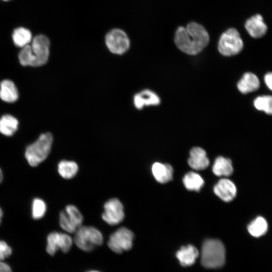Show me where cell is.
<instances>
[{"label": "cell", "instance_id": "obj_1", "mask_svg": "<svg viewBox=\"0 0 272 272\" xmlns=\"http://www.w3.org/2000/svg\"><path fill=\"white\" fill-rule=\"evenodd\" d=\"M209 40L205 28L195 22L189 23L186 27L178 28L174 37L177 47L182 52L192 55L200 52L208 45Z\"/></svg>", "mask_w": 272, "mask_h": 272}, {"label": "cell", "instance_id": "obj_2", "mask_svg": "<svg viewBox=\"0 0 272 272\" xmlns=\"http://www.w3.org/2000/svg\"><path fill=\"white\" fill-rule=\"evenodd\" d=\"M50 41L43 35L36 36L31 45L23 47L19 54L21 64L24 66H39L46 63L49 55Z\"/></svg>", "mask_w": 272, "mask_h": 272}, {"label": "cell", "instance_id": "obj_3", "mask_svg": "<svg viewBox=\"0 0 272 272\" xmlns=\"http://www.w3.org/2000/svg\"><path fill=\"white\" fill-rule=\"evenodd\" d=\"M225 261V249L222 242L217 239H208L203 243L201 253V262L207 268L222 266Z\"/></svg>", "mask_w": 272, "mask_h": 272}, {"label": "cell", "instance_id": "obj_4", "mask_svg": "<svg viewBox=\"0 0 272 272\" xmlns=\"http://www.w3.org/2000/svg\"><path fill=\"white\" fill-rule=\"evenodd\" d=\"M52 142L51 134L44 133L27 147L25 158L31 166L36 167L46 159L51 150Z\"/></svg>", "mask_w": 272, "mask_h": 272}, {"label": "cell", "instance_id": "obj_5", "mask_svg": "<svg viewBox=\"0 0 272 272\" xmlns=\"http://www.w3.org/2000/svg\"><path fill=\"white\" fill-rule=\"evenodd\" d=\"M75 233L74 242L79 249L84 251H92L103 242L102 233L94 227L81 226Z\"/></svg>", "mask_w": 272, "mask_h": 272}, {"label": "cell", "instance_id": "obj_6", "mask_svg": "<svg viewBox=\"0 0 272 272\" xmlns=\"http://www.w3.org/2000/svg\"><path fill=\"white\" fill-rule=\"evenodd\" d=\"M243 43L238 31L229 28L220 36L218 50L224 56H231L239 53L242 49Z\"/></svg>", "mask_w": 272, "mask_h": 272}, {"label": "cell", "instance_id": "obj_7", "mask_svg": "<svg viewBox=\"0 0 272 272\" xmlns=\"http://www.w3.org/2000/svg\"><path fill=\"white\" fill-rule=\"evenodd\" d=\"M133 238L134 234L130 230L120 227L110 236L107 245L114 252L121 253L132 248Z\"/></svg>", "mask_w": 272, "mask_h": 272}, {"label": "cell", "instance_id": "obj_8", "mask_svg": "<svg viewBox=\"0 0 272 272\" xmlns=\"http://www.w3.org/2000/svg\"><path fill=\"white\" fill-rule=\"evenodd\" d=\"M83 217L78 209L74 205H67L59 214V225L66 232L73 233L82 226Z\"/></svg>", "mask_w": 272, "mask_h": 272}, {"label": "cell", "instance_id": "obj_9", "mask_svg": "<svg viewBox=\"0 0 272 272\" xmlns=\"http://www.w3.org/2000/svg\"><path fill=\"white\" fill-rule=\"evenodd\" d=\"M105 43L111 53L118 55L126 52L130 45L127 35L119 29H112L106 34Z\"/></svg>", "mask_w": 272, "mask_h": 272}, {"label": "cell", "instance_id": "obj_10", "mask_svg": "<svg viewBox=\"0 0 272 272\" xmlns=\"http://www.w3.org/2000/svg\"><path fill=\"white\" fill-rule=\"evenodd\" d=\"M73 240L66 233L54 232L50 233L47 238L46 251L50 255H54L56 252L60 249L66 253L71 249Z\"/></svg>", "mask_w": 272, "mask_h": 272}, {"label": "cell", "instance_id": "obj_11", "mask_svg": "<svg viewBox=\"0 0 272 272\" xmlns=\"http://www.w3.org/2000/svg\"><path fill=\"white\" fill-rule=\"evenodd\" d=\"M102 219L108 224L114 226L119 224L124 218L123 206L117 198H111L104 205Z\"/></svg>", "mask_w": 272, "mask_h": 272}, {"label": "cell", "instance_id": "obj_12", "mask_svg": "<svg viewBox=\"0 0 272 272\" xmlns=\"http://www.w3.org/2000/svg\"><path fill=\"white\" fill-rule=\"evenodd\" d=\"M215 194L225 201L232 200L236 194V187L233 182L228 179H221L214 188Z\"/></svg>", "mask_w": 272, "mask_h": 272}, {"label": "cell", "instance_id": "obj_13", "mask_svg": "<svg viewBox=\"0 0 272 272\" xmlns=\"http://www.w3.org/2000/svg\"><path fill=\"white\" fill-rule=\"evenodd\" d=\"M245 27L249 35L255 38L262 37L266 33L267 26L262 17L257 14L247 20Z\"/></svg>", "mask_w": 272, "mask_h": 272}, {"label": "cell", "instance_id": "obj_14", "mask_svg": "<svg viewBox=\"0 0 272 272\" xmlns=\"http://www.w3.org/2000/svg\"><path fill=\"white\" fill-rule=\"evenodd\" d=\"M188 163L192 169L201 170L208 167L209 160L207 156L206 151L203 149L194 147L190 151Z\"/></svg>", "mask_w": 272, "mask_h": 272}, {"label": "cell", "instance_id": "obj_15", "mask_svg": "<svg viewBox=\"0 0 272 272\" xmlns=\"http://www.w3.org/2000/svg\"><path fill=\"white\" fill-rule=\"evenodd\" d=\"M160 103L159 96L154 92L148 89L137 93L133 97L134 105L138 109H142L146 106L158 105Z\"/></svg>", "mask_w": 272, "mask_h": 272}, {"label": "cell", "instance_id": "obj_16", "mask_svg": "<svg viewBox=\"0 0 272 272\" xmlns=\"http://www.w3.org/2000/svg\"><path fill=\"white\" fill-rule=\"evenodd\" d=\"M197 249L193 245L182 246L177 251L176 257L183 266H190L195 261L198 256Z\"/></svg>", "mask_w": 272, "mask_h": 272}, {"label": "cell", "instance_id": "obj_17", "mask_svg": "<svg viewBox=\"0 0 272 272\" xmlns=\"http://www.w3.org/2000/svg\"><path fill=\"white\" fill-rule=\"evenodd\" d=\"M259 81L257 77L252 73H245L237 84L239 91L243 94L257 90L259 87Z\"/></svg>", "mask_w": 272, "mask_h": 272}, {"label": "cell", "instance_id": "obj_18", "mask_svg": "<svg viewBox=\"0 0 272 272\" xmlns=\"http://www.w3.org/2000/svg\"><path fill=\"white\" fill-rule=\"evenodd\" d=\"M153 174L159 182L164 183L171 180L173 176V168L170 165L155 163L152 167Z\"/></svg>", "mask_w": 272, "mask_h": 272}, {"label": "cell", "instance_id": "obj_19", "mask_svg": "<svg viewBox=\"0 0 272 272\" xmlns=\"http://www.w3.org/2000/svg\"><path fill=\"white\" fill-rule=\"evenodd\" d=\"M0 98L4 101L12 103L18 98V92L14 83L9 80H3L0 86Z\"/></svg>", "mask_w": 272, "mask_h": 272}, {"label": "cell", "instance_id": "obj_20", "mask_svg": "<svg viewBox=\"0 0 272 272\" xmlns=\"http://www.w3.org/2000/svg\"><path fill=\"white\" fill-rule=\"evenodd\" d=\"M212 169L213 173L217 176H229L233 171L231 161L222 156L216 158Z\"/></svg>", "mask_w": 272, "mask_h": 272}, {"label": "cell", "instance_id": "obj_21", "mask_svg": "<svg viewBox=\"0 0 272 272\" xmlns=\"http://www.w3.org/2000/svg\"><path fill=\"white\" fill-rule=\"evenodd\" d=\"M18 121L14 116L7 114L0 119V132L6 135H12L17 129Z\"/></svg>", "mask_w": 272, "mask_h": 272}, {"label": "cell", "instance_id": "obj_22", "mask_svg": "<svg viewBox=\"0 0 272 272\" xmlns=\"http://www.w3.org/2000/svg\"><path fill=\"white\" fill-rule=\"evenodd\" d=\"M268 225L266 220L260 216L256 217L248 226V231L254 237H259L265 234Z\"/></svg>", "mask_w": 272, "mask_h": 272}, {"label": "cell", "instance_id": "obj_23", "mask_svg": "<svg viewBox=\"0 0 272 272\" xmlns=\"http://www.w3.org/2000/svg\"><path fill=\"white\" fill-rule=\"evenodd\" d=\"M12 38L14 44L19 47L28 45L32 40L31 32L27 29L19 27L14 30Z\"/></svg>", "mask_w": 272, "mask_h": 272}, {"label": "cell", "instance_id": "obj_24", "mask_svg": "<svg viewBox=\"0 0 272 272\" xmlns=\"http://www.w3.org/2000/svg\"><path fill=\"white\" fill-rule=\"evenodd\" d=\"M57 169L62 178L69 179L76 176L78 171V166L74 161L62 160L58 163Z\"/></svg>", "mask_w": 272, "mask_h": 272}, {"label": "cell", "instance_id": "obj_25", "mask_svg": "<svg viewBox=\"0 0 272 272\" xmlns=\"http://www.w3.org/2000/svg\"><path fill=\"white\" fill-rule=\"evenodd\" d=\"M183 182L188 190L198 191L203 186L204 181L197 173L189 172L184 176Z\"/></svg>", "mask_w": 272, "mask_h": 272}, {"label": "cell", "instance_id": "obj_26", "mask_svg": "<svg viewBox=\"0 0 272 272\" xmlns=\"http://www.w3.org/2000/svg\"><path fill=\"white\" fill-rule=\"evenodd\" d=\"M254 105L257 110L272 115V96L263 95L257 97L254 101Z\"/></svg>", "mask_w": 272, "mask_h": 272}, {"label": "cell", "instance_id": "obj_27", "mask_svg": "<svg viewBox=\"0 0 272 272\" xmlns=\"http://www.w3.org/2000/svg\"><path fill=\"white\" fill-rule=\"evenodd\" d=\"M46 206L45 202L40 198H35L32 203V217L37 220L42 218L46 212Z\"/></svg>", "mask_w": 272, "mask_h": 272}, {"label": "cell", "instance_id": "obj_28", "mask_svg": "<svg viewBox=\"0 0 272 272\" xmlns=\"http://www.w3.org/2000/svg\"><path fill=\"white\" fill-rule=\"evenodd\" d=\"M11 253V248L5 241L0 240V260L9 257Z\"/></svg>", "mask_w": 272, "mask_h": 272}, {"label": "cell", "instance_id": "obj_29", "mask_svg": "<svg viewBox=\"0 0 272 272\" xmlns=\"http://www.w3.org/2000/svg\"><path fill=\"white\" fill-rule=\"evenodd\" d=\"M264 80L267 87L272 91V73H267L264 76Z\"/></svg>", "mask_w": 272, "mask_h": 272}, {"label": "cell", "instance_id": "obj_30", "mask_svg": "<svg viewBox=\"0 0 272 272\" xmlns=\"http://www.w3.org/2000/svg\"><path fill=\"white\" fill-rule=\"evenodd\" d=\"M0 272H12L11 267L7 263L0 261Z\"/></svg>", "mask_w": 272, "mask_h": 272}, {"label": "cell", "instance_id": "obj_31", "mask_svg": "<svg viewBox=\"0 0 272 272\" xmlns=\"http://www.w3.org/2000/svg\"><path fill=\"white\" fill-rule=\"evenodd\" d=\"M3 178V172L0 168V183L2 181Z\"/></svg>", "mask_w": 272, "mask_h": 272}, {"label": "cell", "instance_id": "obj_32", "mask_svg": "<svg viewBox=\"0 0 272 272\" xmlns=\"http://www.w3.org/2000/svg\"><path fill=\"white\" fill-rule=\"evenodd\" d=\"M3 215V211H2V209H1V208H0V224H1V221H2Z\"/></svg>", "mask_w": 272, "mask_h": 272}, {"label": "cell", "instance_id": "obj_33", "mask_svg": "<svg viewBox=\"0 0 272 272\" xmlns=\"http://www.w3.org/2000/svg\"><path fill=\"white\" fill-rule=\"evenodd\" d=\"M87 272H100V271L98 270H91L88 271Z\"/></svg>", "mask_w": 272, "mask_h": 272}, {"label": "cell", "instance_id": "obj_34", "mask_svg": "<svg viewBox=\"0 0 272 272\" xmlns=\"http://www.w3.org/2000/svg\"><path fill=\"white\" fill-rule=\"evenodd\" d=\"M3 1H10V0H3Z\"/></svg>", "mask_w": 272, "mask_h": 272}]
</instances>
